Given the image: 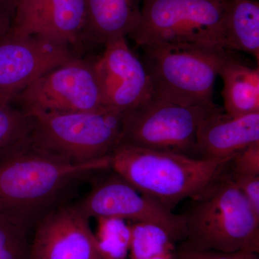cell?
<instances>
[{"instance_id": "obj_22", "label": "cell", "mask_w": 259, "mask_h": 259, "mask_svg": "<svg viewBox=\"0 0 259 259\" xmlns=\"http://www.w3.org/2000/svg\"><path fill=\"white\" fill-rule=\"evenodd\" d=\"M228 164L230 171L235 175L259 176V142L236 153Z\"/></svg>"}, {"instance_id": "obj_19", "label": "cell", "mask_w": 259, "mask_h": 259, "mask_svg": "<svg viewBox=\"0 0 259 259\" xmlns=\"http://www.w3.org/2000/svg\"><path fill=\"white\" fill-rule=\"evenodd\" d=\"M97 243L105 259H128L131 228L125 220L116 218H98Z\"/></svg>"}, {"instance_id": "obj_21", "label": "cell", "mask_w": 259, "mask_h": 259, "mask_svg": "<svg viewBox=\"0 0 259 259\" xmlns=\"http://www.w3.org/2000/svg\"><path fill=\"white\" fill-rule=\"evenodd\" d=\"M27 233L0 215V259H28Z\"/></svg>"}, {"instance_id": "obj_3", "label": "cell", "mask_w": 259, "mask_h": 259, "mask_svg": "<svg viewBox=\"0 0 259 259\" xmlns=\"http://www.w3.org/2000/svg\"><path fill=\"white\" fill-rule=\"evenodd\" d=\"M231 158L200 159L119 145L110 155V169L141 193L172 209L205 188Z\"/></svg>"}, {"instance_id": "obj_9", "label": "cell", "mask_w": 259, "mask_h": 259, "mask_svg": "<svg viewBox=\"0 0 259 259\" xmlns=\"http://www.w3.org/2000/svg\"><path fill=\"white\" fill-rule=\"evenodd\" d=\"M73 205L88 219L116 218L127 222L155 223L171 232L181 242L185 241V224L181 213L176 214L158 201L141 193L112 170Z\"/></svg>"}, {"instance_id": "obj_25", "label": "cell", "mask_w": 259, "mask_h": 259, "mask_svg": "<svg viewBox=\"0 0 259 259\" xmlns=\"http://www.w3.org/2000/svg\"><path fill=\"white\" fill-rule=\"evenodd\" d=\"M15 13V0H0V38L13 28Z\"/></svg>"}, {"instance_id": "obj_13", "label": "cell", "mask_w": 259, "mask_h": 259, "mask_svg": "<svg viewBox=\"0 0 259 259\" xmlns=\"http://www.w3.org/2000/svg\"><path fill=\"white\" fill-rule=\"evenodd\" d=\"M86 0H19L10 32L49 37L76 49L86 40Z\"/></svg>"}, {"instance_id": "obj_28", "label": "cell", "mask_w": 259, "mask_h": 259, "mask_svg": "<svg viewBox=\"0 0 259 259\" xmlns=\"http://www.w3.org/2000/svg\"><path fill=\"white\" fill-rule=\"evenodd\" d=\"M173 259H177L176 257L175 256V255L173 254Z\"/></svg>"}, {"instance_id": "obj_20", "label": "cell", "mask_w": 259, "mask_h": 259, "mask_svg": "<svg viewBox=\"0 0 259 259\" xmlns=\"http://www.w3.org/2000/svg\"><path fill=\"white\" fill-rule=\"evenodd\" d=\"M32 127L28 112L0 100V158L25 141Z\"/></svg>"}, {"instance_id": "obj_8", "label": "cell", "mask_w": 259, "mask_h": 259, "mask_svg": "<svg viewBox=\"0 0 259 259\" xmlns=\"http://www.w3.org/2000/svg\"><path fill=\"white\" fill-rule=\"evenodd\" d=\"M11 103L27 112H90L106 107L93 61L77 57L42 74Z\"/></svg>"}, {"instance_id": "obj_7", "label": "cell", "mask_w": 259, "mask_h": 259, "mask_svg": "<svg viewBox=\"0 0 259 259\" xmlns=\"http://www.w3.org/2000/svg\"><path fill=\"white\" fill-rule=\"evenodd\" d=\"M221 107L212 102L185 105L151 95L122 117L120 145L196 158V138L202 121Z\"/></svg>"}, {"instance_id": "obj_4", "label": "cell", "mask_w": 259, "mask_h": 259, "mask_svg": "<svg viewBox=\"0 0 259 259\" xmlns=\"http://www.w3.org/2000/svg\"><path fill=\"white\" fill-rule=\"evenodd\" d=\"M153 96L185 105L212 103L220 71L231 51L197 44H167L139 47Z\"/></svg>"}, {"instance_id": "obj_6", "label": "cell", "mask_w": 259, "mask_h": 259, "mask_svg": "<svg viewBox=\"0 0 259 259\" xmlns=\"http://www.w3.org/2000/svg\"><path fill=\"white\" fill-rule=\"evenodd\" d=\"M226 8V0H143L139 25L128 37L139 47L197 44L228 49Z\"/></svg>"}, {"instance_id": "obj_12", "label": "cell", "mask_w": 259, "mask_h": 259, "mask_svg": "<svg viewBox=\"0 0 259 259\" xmlns=\"http://www.w3.org/2000/svg\"><path fill=\"white\" fill-rule=\"evenodd\" d=\"M120 37L105 44L93 61L104 105L116 111H128L153 95L152 87L141 58Z\"/></svg>"}, {"instance_id": "obj_27", "label": "cell", "mask_w": 259, "mask_h": 259, "mask_svg": "<svg viewBox=\"0 0 259 259\" xmlns=\"http://www.w3.org/2000/svg\"><path fill=\"white\" fill-rule=\"evenodd\" d=\"M19 0H15V5H16V3H18Z\"/></svg>"}, {"instance_id": "obj_5", "label": "cell", "mask_w": 259, "mask_h": 259, "mask_svg": "<svg viewBox=\"0 0 259 259\" xmlns=\"http://www.w3.org/2000/svg\"><path fill=\"white\" fill-rule=\"evenodd\" d=\"M33 147L71 163L110 156L120 145L122 112L104 107L95 111L28 112Z\"/></svg>"}, {"instance_id": "obj_17", "label": "cell", "mask_w": 259, "mask_h": 259, "mask_svg": "<svg viewBox=\"0 0 259 259\" xmlns=\"http://www.w3.org/2000/svg\"><path fill=\"white\" fill-rule=\"evenodd\" d=\"M225 37L228 50L243 51L259 61L258 0H226Z\"/></svg>"}, {"instance_id": "obj_10", "label": "cell", "mask_w": 259, "mask_h": 259, "mask_svg": "<svg viewBox=\"0 0 259 259\" xmlns=\"http://www.w3.org/2000/svg\"><path fill=\"white\" fill-rule=\"evenodd\" d=\"M75 57L64 42L10 31L0 38V100L11 103L37 78Z\"/></svg>"}, {"instance_id": "obj_1", "label": "cell", "mask_w": 259, "mask_h": 259, "mask_svg": "<svg viewBox=\"0 0 259 259\" xmlns=\"http://www.w3.org/2000/svg\"><path fill=\"white\" fill-rule=\"evenodd\" d=\"M110 168V156L69 163L37 149L28 137L0 158V215L28 233L66 203L71 190L96 172Z\"/></svg>"}, {"instance_id": "obj_18", "label": "cell", "mask_w": 259, "mask_h": 259, "mask_svg": "<svg viewBox=\"0 0 259 259\" xmlns=\"http://www.w3.org/2000/svg\"><path fill=\"white\" fill-rule=\"evenodd\" d=\"M128 223L131 233L130 259L171 255L182 243L171 232L155 223Z\"/></svg>"}, {"instance_id": "obj_16", "label": "cell", "mask_w": 259, "mask_h": 259, "mask_svg": "<svg viewBox=\"0 0 259 259\" xmlns=\"http://www.w3.org/2000/svg\"><path fill=\"white\" fill-rule=\"evenodd\" d=\"M222 78L224 111L233 116L259 112V69L252 68L234 56L220 71Z\"/></svg>"}, {"instance_id": "obj_2", "label": "cell", "mask_w": 259, "mask_h": 259, "mask_svg": "<svg viewBox=\"0 0 259 259\" xmlns=\"http://www.w3.org/2000/svg\"><path fill=\"white\" fill-rule=\"evenodd\" d=\"M228 163L181 213L182 243L199 250L258 253L259 215L232 181Z\"/></svg>"}, {"instance_id": "obj_14", "label": "cell", "mask_w": 259, "mask_h": 259, "mask_svg": "<svg viewBox=\"0 0 259 259\" xmlns=\"http://www.w3.org/2000/svg\"><path fill=\"white\" fill-rule=\"evenodd\" d=\"M259 142V112L242 116L213 112L199 125L196 138V158L223 160Z\"/></svg>"}, {"instance_id": "obj_23", "label": "cell", "mask_w": 259, "mask_h": 259, "mask_svg": "<svg viewBox=\"0 0 259 259\" xmlns=\"http://www.w3.org/2000/svg\"><path fill=\"white\" fill-rule=\"evenodd\" d=\"M174 255L177 259H258V253L253 252L199 250L184 243L178 245Z\"/></svg>"}, {"instance_id": "obj_26", "label": "cell", "mask_w": 259, "mask_h": 259, "mask_svg": "<svg viewBox=\"0 0 259 259\" xmlns=\"http://www.w3.org/2000/svg\"><path fill=\"white\" fill-rule=\"evenodd\" d=\"M149 259H173V255H162V256L153 257Z\"/></svg>"}, {"instance_id": "obj_11", "label": "cell", "mask_w": 259, "mask_h": 259, "mask_svg": "<svg viewBox=\"0 0 259 259\" xmlns=\"http://www.w3.org/2000/svg\"><path fill=\"white\" fill-rule=\"evenodd\" d=\"M89 220L73 204L51 211L33 228L28 259H105Z\"/></svg>"}, {"instance_id": "obj_15", "label": "cell", "mask_w": 259, "mask_h": 259, "mask_svg": "<svg viewBox=\"0 0 259 259\" xmlns=\"http://www.w3.org/2000/svg\"><path fill=\"white\" fill-rule=\"evenodd\" d=\"M143 0H86V40L105 45L128 37L139 25Z\"/></svg>"}, {"instance_id": "obj_24", "label": "cell", "mask_w": 259, "mask_h": 259, "mask_svg": "<svg viewBox=\"0 0 259 259\" xmlns=\"http://www.w3.org/2000/svg\"><path fill=\"white\" fill-rule=\"evenodd\" d=\"M228 171L232 181L259 215V176L235 175L231 173L229 168Z\"/></svg>"}]
</instances>
